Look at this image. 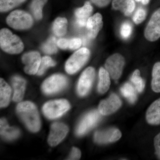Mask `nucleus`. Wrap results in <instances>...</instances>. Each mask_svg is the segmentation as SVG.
Listing matches in <instances>:
<instances>
[{"instance_id": "obj_4", "label": "nucleus", "mask_w": 160, "mask_h": 160, "mask_svg": "<svg viewBox=\"0 0 160 160\" xmlns=\"http://www.w3.org/2000/svg\"><path fill=\"white\" fill-rule=\"evenodd\" d=\"M90 52L87 48H81L71 56L66 62L65 69L67 73L73 74L78 71L89 59Z\"/></svg>"}, {"instance_id": "obj_14", "label": "nucleus", "mask_w": 160, "mask_h": 160, "mask_svg": "<svg viewBox=\"0 0 160 160\" xmlns=\"http://www.w3.org/2000/svg\"><path fill=\"white\" fill-rule=\"evenodd\" d=\"M121 132L116 128H110L103 131H98L95 133L94 139L96 142L104 144L114 142L122 137Z\"/></svg>"}, {"instance_id": "obj_25", "label": "nucleus", "mask_w": 160, "mask_h": 160, "mask_svg": "<svg viewBox=\"0 0 160 160\" xmlns=\"http://www.w3.org/2000/svg\"><path fill=\"white\" fill-rule=\"evenodd\" d=\"M48 0H32L29 9L36 20H40L42 18V9Z\"/></svg>"}, {"instance_id": "obj_28", "label": "nucleus", "mask_w": 160, "mask_h": 160, "mask_svg": "<svg viewBox=\"0 0 160 160\" xmlns=\"http://www.w3.org/2000/svg\"><path fill=\"white\" fill-rule=\"evenodd\" d=\"M26 0H0V11L2 12L10 11L25 2Z\"/></svg>"}, {"instance_id": "obj_11", "label": "nucleus", "mask_w": 160, "mask_h": 160, "mask_svg": "<svg viewBox=\"0 0 160 160\" xmlns=\"http://www.w3.org/2000/svg\"><path fill=\"white\" fill-rule=\"evenodd\" d=\"M41 60V55L37 51L29 52L23 55L22 61L25 65L24 71L26 73L29 75L37 73Z\"/></svg>"}, {"instance_id": "obj_27", "label": "nucleus", "mask_w": 160, "mask_h": 160, "mask_svg": "<svg viewBox=\"0 0 160 160\" xmlns=\"http://www.w3.org/2000/svg\"><path fill=\"white\" fill-rule=\"evenodd\" d=\"M152 75V89L154 92H160V62H158L154 64Z\"/></svg>"}, {"instance_id": "obj_23", "label": "nucleus", "mask_w": 160, "mask_h": 160, "mask_svg": "<svg viewBox=\"0 0 160 160\" xmlns=\"http://www.w3.org/2000/svg\"><path fill=\"white\" fill-rule=\"evenodd\" d=\"M67 26L68 21L66 18H58L52 24V30L56 36L62 37L66 35Z\"/></svg>"}, {"instance_id": "obj_33", "label": "nucleus", "mask_w": 160, "mask_h": 160, "mask_svg": "<svg viewBox=\"0 0 160 160\" xmlns=\"http://www.w3.org/2000/svg\"><path fill=\"white\" fill-rule=\"evenodd\" d=\"M146 12L142 8H139L137 10L133 15L132 20L135 24L139 25L146 19Z\"/></svg>"}, {"instance_id": "obj_10", "label": "nucleus", "mask_w": 160, "mask_h": 160, "mask_svg": "<svg viewBox=\"0 0 160 160\" xmlns=\"http://www.w3.org/2000/svg\"><path fill=\"white\" fill-rule=\"evenodd\" d=\"M101 115L102 114L98 110H96L87 113L78 126L76 130L77 134L80 136L86 134L101 119Z\"/></svg>"}, {"instance_id": "obj_2", "label": "nucleus", "mask_w": 160, "mask_h": 160, "mask_svg": "<svg viewBox=\"0 0 160 160\" xmlns=\"http://www.w3.org/2000/svg\"><path fill=\"white\" fill-rule=\"evenodd\" d=\"M0 46L3 51L11 54H19L24 49L21 38L6 28L0 31Z\"/></svg>"}, {"instance_id": "obj_9", "label": "nucleus", "mask_w": 160, "mask_h": 160, "mask_svg": "<svg viewBox=\"0 0 160 160\" xmlns=\"http://www.w3.org/2000/svg\"><path fill=\"white\" fill-rule=\"evenodd\" d=\"M95 76V71L93 67L86 68L80 76L77 86L78 93L80 96H86L91 89Z\"/></svg>"}, {"instance_id": "obj_34", "label": "nucleus", "mask_w": 160, "mask_h": 160, "mask_svg": "<svg viewBox=\"0 0 160 160\" xmlns=\"http://www.w3.org/2000/svg\"><path fill=\"white\" fill-rule=\"evenodd\" d=\"M81 157V152L79 149L76 147H73L72 149L71 153L67 160H79Z\"/></svg>"}, {"instance_id": "obj_5", "label": "nucleus", "mask_w": 160, "mask_h": 160, "mask_svg": "<svg viewBox=\"0 0 160 160\" xmlns=\"http://www.w3.org/2000/svg\"><path fill=\"white\" fill-rule=\"evenodd\" d=\"M70 108V104L67 100L59 99L49 101L43 107V112L48 118L53 119L63 115Z\"/></svg>"}, {"instance_id": "obj_19", "label": "nucleus", "mask_w": 160, "mask_h": 160, "mask_svg": "<svg viewBox=\"0 0 160 160\" xmlns=\"http://www.w3.org/2000/svg\"><path fill=\"white\" fill-rule=\"evenodd\" d=\"M112 9L119 10L126 16H129L134 11L135 3L134 0H112Z\"/></svg>"}, {"instance_id": "obj_7", "label": "nucleus", "mask_w": 160, "mask_h": 160, "mask_svg": "<svg viewBox=\"0 0 160 160\" xmlns=\"http://www.w3.org/2000/svg\"><path fill=\"white\" fill-rule=\"evenodd\" d=\"M67 84L68 80L65 76L60 74H54L43 82L42 90L46 94H53L64 89Z\"/></svg>"}, {"instance_id": "obj_17", "label": "nucleus", "mask_w": 160, "mask_h": 160, "mask_svg": "<svg viewBox=\"0 0 160 160\" xmlns=\"http://www.w3.org/2000/svg\"><path fill=\"white\" fill-rule=\"evenodd\" d=\"M146 119L150 125H160V98L149 106L146 111Z\"/></svg>"}, {"instance_id": "obj_31", "label": "nucleus", "mask_w": 160, "mask_h": 160, "mask_svg": "<svg viewBox=\"0 0 160 160\" xmlns=\"http://www.w3.org/2000/svg\"><path fill=\"white\" fill-rule=\"evenodd\" d=\"M55 65V62L51 58L47 56L43 57L42 58L39 68L37 72L38 75H42L48 68L53 67Z\"/></svg>"}, {"instance_id": "obj_36", "label": "nucleus", "mask_w": 160, "mask_h": 160, "mask_svg": "<svg viewBox=\"0 0 160 160\" xmlns=\"http://www.w3.org/2000/svg\"><path fill=\"white\" fill-rule=\"evenodd\" d=\"M92 2L99 8H104L109 5L112 0H90Z\"/></svg>"}, {"instance_id": "obj_13", "label": "nucleus", "mask_w": 160, "mask_h": 160, "mask_svg": "<svg viewBox=\"0 0 160 160\" xmlns=\"http://www.w3.org/2000/svg\"><path fill=\"white\" fill-rule=\"evenodd\" d=\"M122 105V101L118 96L112 93L109 98L100 102L98 111L102 115H108L117 111Z\"/></svg>"}, {"instance_id": "obj_3", "label": "nucleus", "mask_w": 160, "mask_h": 160, "mask_svg": "<svg viewBox=\"0 0 160 160\" xmlns=\"http://www.w3.org/2000/svg\"><path fill=\"white\" fill-rule=\"evenodd\" d=\"M8 26L16 30H27L31 28L33 24L32 16L28 12L22 10L12 12L6 18Z\"/></svg>"}, {"instance_id": "obj_12", "label": "nucleus", "mask_w": 160, "mask_h": 160, "mask_svg": "<svg viewBox=\"0 0 160 160\" xmlns=\"http://www.w3.org/2000/svg\"><path fill=\"white\" fill-rule=\"evenodd\" d=\"M69 128L65 124L56 122L52 125L48 142L51 146H57L66 137Z\"/></svg>"}, {"instance_id": "obj_29", "label": "nucleus", "mask_w": 160, "mask_h": 160, "mask_svg": "<svg viewBox=\"0 0 160 160\" xmlns=\"http://www.w3.org/2000/svg\"><path fill=\"white\" fill-rule=\"evenodd\" d=\"M131 82L134 85L135 88L139 92L144 90L145 83L143 79L140 77V72L138 69L135 70L130 78Z\"/></svg>"}, {"instance_id": "obj_15", "label": "nucleus", "mask_w": 160, "mask_h": 160, "mask_svg": "<svg viewBox=\"0 0 160 160\" xmlns=\"http://www.w3.org/2000/svg\"><path fill=\"white\" fill-rule=\"evenodd\" d=\"M103 26L102 16L99 12L89 17L86 25L88 29V37L92 39L95 38L102 28Z\"/></svg>"}, {"instance_id": "obj_6", "label": "nucleus", "mask_w": 160, "mask_h": 160, "mask_svg": "<svg viewBox=\"0 0 160 160\" xmlns=\"http://www.w3.org/2000/svg\"><path fill=\"white\" fill-rule=\"evenodd\" d=\"M125 64V59L119 53H114L106 60L105 69L112 79L117 80L122 76Z\"/></svg>"}, {"instance_id": "obj_8", "label": "nucleus", "mask_w": 160, "mask_h": 160, "mask_svg": "<svg viewBox=\"0 0 160 160\" xmlns=\"http://www.w3.org/2000/svg\"><path fill=\"white\" fill-rule=\"evenodd\" d=\"M144 36L151 42L157 41L160 38V8L152 15L144 30Z\"/></svg>"}, {"instance_id": "obj_30", "label": "nucleus", "mask_w": 160, "mask_h": 160, "mask_svg": "<svg viewBox=\"0 0 160 160\" xmlns=\"http://www.w3.org/2000/svg\"><path fill=\"white\" fill-rule=\"evenodd\" d=\"M57 42L54 37L49 38L46 43L42 46V49L47 54H54L58 51Z\"/></svg>"}, {"instance_id": "obj_37", "label": "nucleus", "mask_w": 160, "mask_h": 160, "mask_svg": "<svg viewBox=\"0 0 160 160\" xmlns=\"http://www.w3.org/2000/svg\"><path fill=\"white\" fill-rule=\"evenodd\" d=\"M135 1L137 2H141L143 5H146L149 3L150 0H135Z\"/></svg>"}, {"instance_id": "obj_26", "label": "nucleus", "mask_w": 160, "mask_h": 160, "mask_svg": "<svg viewBox=\"0 0 160 160\" xmlns=\"http://www.w3.org/2000/svg\"><path fill=\"white\" fill-rule=\"evenodd\" d=\"M136 89L132 84L126 83L121 88V92L124 97L127 99L131 104H133L137 99Z\"/></svg>"}, {"instance_id": "obj_16", "label": "nucleus", "mask_w": 160, "mask_h": 160, "mask_svg": "<svg viewBox=\"0 0 160 160\" xmlns=\"http://www.w3.org/2000/svg\"><path fill=\"white\" fill-rule=\"evenodd\" d=\"M93 7L89 2H86L82 7L78 8L75 11L77 23L80 27L86 26L87 20L91 17Z\"/></svg>"}, {"instance_id": "obj_22", "label": "nucleus", "mask_w": 160, "mask_h": 160, "mask_svg": "<svg viewBox=\"0 0 160 160\" xmlns=\"http://www.w3.org/2000/svg\"><path fill=\"white\" fill-rule=\"evenodd\" d=\"M11 89L3 79H0V106L1 108L7 107L10 102Z\"/></svg>"}, {"instance_id": "obj_35", "label": "nucleus", "mask_w": 160, "mask_h": 160, "mask_svg": "<svg viewBox=\"0 0 160 160\" xmlns=\"http://www.w3.org/2000/svg\"><path fill=\"white\" fill-rule=\"evenodd\" d=\"M154 145L156 154L160 160V132L154 138Z\"/></svg>"}, {"instance_id": "obj_24", "label": "nucleus", "mask_w": 160, "mask_h": 160, "mask_svg": "<svg viewBox=\"0 0 160 160\" xmlns=\"http://www.w3.org/2000/svg\"><path fill=\"white\" fill-rule=\"evenodd\" d=\"M58 47L62 49L75 50L79 49L82 45V41L79 38L66 39L61 38L57 42Z\"/></svg>"}, {"instance_id": "obj_1", "label": "nucleus", "mask_w": 160, "mask_h": 160, "mask_svg": "<svg viewBox=\"0 0 160 160\" xmlns=\"http://www.w3.org/2000/svg\"><path fill=\"white\" fill-rule=\"evenodd\" d=\"M18 115L27 128L32 132H37L41 128V121L36 106L29 101L21 102L17 107Z\"/></svg>"}, {"instance_id": "obj_32", "label": "nucleus", "mask_w": 160, "mask_h": 160, "mask_svg": "<svg viewBox=\"0 0 160 160\" xmlns=\"http://www.w3.org/2000/svg\"><path fill=\"white\" fill-rule=\"evenodd\" d=\"M132 27L131 24L129 22L123 23L120 29V33L123 38L127 39L130 37L132 32Z\"/></svg>"}, {"instance_id": "obj_21", "label": "nucleus", "mask_w": 160, "mask_h": 160, "mask_svg": "<svg viewBox=\"0 0 160 160\" xmlns=\"http://www.w3.org/2000/svg\"><path fill=\"white\" fill-rule=\"evenodd\" d=\"M110 76L106 69L101 67L99 71V82L98 91L101 94H104L108 91L110 87L111 81Z\"/></svg>"}, {"instance_id": "obj_18", "label": "nucleus", "mask_w": 160, "mask_h": 160, "mask_svg": "<svg viewBox=\"0 0 160 160\" xmlns=\"http://www.w3.org/2000/svg\"><path fill=\"white\" fill-rule=\"evenodd\" d=\"M11 82L14 90L12 99L15 102H21L25 93L26 80L21 77L15 76L12 78Z\"/></svg>"}, {"instance_id": "obj_20", "label": "nucleus", "mask_w": 160, "mask_h": 160, "mask_svg": "<svg viewBox=\"0 0 160 160\" xmlns=\"http://www.w3.org/2000/svg\"><path fill=\"white\" fill-rule=\"evenodd\" d=\"M0 132L5 139L12 140L18 137L20 131L17 128L10 127L6 119L1 118L0 120Z\"/></svg>"}]
</instances>
